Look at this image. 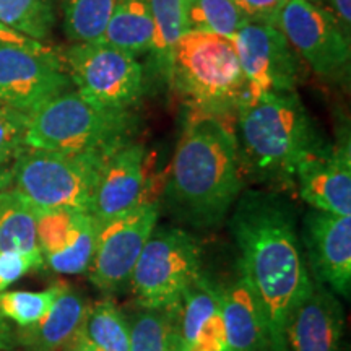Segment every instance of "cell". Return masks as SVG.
Instances as JSON below:
<instances>
[{
	"mask_svg": "<svg viewBox=\"0 0 351 351\" xmlns=\"http://www.w3.org/2000/svg\"><path fill=\"white\" fill-rule=\"evenodd\" d=\"M230 228L261 306L267 351H289V320L314 287L293 207L278 192H241Z\"/></svg>",
	"mask_w": 351,
	"mask_h": 351,
	"instance_id": "obj_1",
	"label": "cell"
},
{
	"mask_svg": "<svg viewBox=\"0 0 351 351\" xmlns=\"http://www.w3.org/2000/svg\"><path fill=\"white\" fill-rule=\"evenodd\" d=\"M223 116L194 111L171 165L166 204L195 228L218 226L244 187L234 125Z\"/></svg>",
	"mask_w": 351,
	"mask_h": 351,
	"instance_id": "obj_2",
	"label": "cell"
},
{
	"mask_svg": "<svg viewBox=\"0 0 351 351\" xmlns=\"http://www.w3.org/2000/svg\"><path fill=\"white\" fill-rule=\"evenodd\" d=\"M234 135L244 179L295 187L296 166L324 142L295 91L245 98L236 108Z\"/></svg>",
	"mask_w": 351,
	"mask_h": 351,
	"instance_id": "obj_3",
	"label": "cell"
},
{
	"mask_svg": "<svg viewBox=\"0 0 351 351\" xmlns=\"http://www.w3.org/2000/svg\"><path fill=\"white\" fill-rule=\"evenodd\" d=\"M130 132V111L101 108L69 90L28 114L25 147L109 158L129 143Z\"/></svg>",
	"mask_w": 351,
	"mask_h": 351,
	"instance_id": "obj_4",
	"label": "cell"
},
{
	"mask_svg": "<svg viewBox=\"0 0 351 351\" xmlns=\"http://www.w3.org/2000/svg\"><path fill=\"white\" fill-rule=\"evenodd\" d=\"M171 86L202 112L226 114L247 98L234 44L212 33L182 34L174 47Z\"/></svg>",
	"mask_w": 351,
	"mask_h": 351,
	"instance_id": "obj_5",
	"label": "cell"
},
{
	"mask_svg": "<svg viewBox=\"0 0 351 351\" xmlns=\"http://www.w3.org/2000/svg\"><path fill=\"white\" fill-rule=\"evenodd\" d=\"M108 158L25 148L10 166L12 189L34 210H93Z\"/></svg>",
	"mask_w": 351,
	"mask_h": 351,
	"instance_id": "obj_6",
	"label": "cell"
},
{
	"mask_svg": "<svg viewBox=\"0 0 351 351\" xmlns=\"http://www.w3.org/2000/svg\"><path fill=\"white\" fill-rule=\"evenodd\" d=\"M199 275L195 239L181 228L156 225L140 254L130 287L143 309H171Z\"/></svg>",
	"mask_w": 351,
	"mask_h": 351,
	"instance_id": "obj_7",
	"label": "cell"
},
{
	"mask_svg": "<svg viewBox=\"0 0 351 351\" xmlns=\"http://www.w3.org/2000/svg\"><path fill=\"white\" fill-rule=\"evenodd\" d=\"M72 86L101 108L130 111L143 95V69L129 52L104 41L72 44L60 56Z\"/></svg>",
	"mask_w": 351,
	"mask_h": 351,
	"instance_id": "obj_8",
	"label": "cell"
},
{
	"mask_svg": "<svg viewBox=\"0 0 351 351\" xmlns=\"http://www.w3.org/2000/svg\"><path fill=\"white\" fill-rule=\"evenodd\" d=\"M158 204L143 200L129 213L96 226L95 254L86 274L99 291L117 295L130 287L135 265L158 225Z\"/></svg>",
	"mask_w": 351,
	"mask_h": 351,
	"instance_id": "obj_9",
	"label": "cell"
},
{
	"mask_svg": "<svg viewBox=\"0 0 351 351\" xmlns=\"http://www.w3.org/2000/svg\"><path fill=\"white\" fill-rule=\"evenodd\" d=\"M276 26L319 77L339 80L348 75L350 38L326 8L313 0H287Z\"/></svg>",
	"mask_w": 351,
	"mask_h": 351,
	"instance_id": "obj_10",
	"label": "cell"
},
{
	"mask_svg": "<svg viewBox=\"0 0 351 351\" xmlns=\"http://www.w3.org/2000/svg\"><path fill=\"white\" fill-rule=\"evenodd\" d=\"M70 88L60 56L51 47L0 46V99L10 106L29 114Z\"/></svg>",
	"mask_w": 351,
	"mask_h": 351,
	"instance_id": "obj_11",
	"label": "cell"
},
{
	"mask_svg": "<svg viewBox=\"0 0 351 351\" xmlns=\"http://www.w3.org/2000/svg\"><path fill=\"white\" fill-rule=\"evenodd\" d=\"M231 41L243 69L247 98L270 91H295L296 52L278 26L249 20Z\"/></svg>",
	"mask_w": 351,
	"mask_h": 351,
	"instance_id": "obj_12",
	"label": "cell"
},
{
	"mask_svg": "<svg viewBox=\"0 0 351 351\" xmlns=\"http://www.w3.org/2000/svg\"><path fill=\"white\" fill-rule=\"evenodd\" d=\"M295 187L311 208L351 217V143L348 130L337 143L322 142L296 166Z\"/></svg>",
	"mask_w": 351,
	"mask_h": 351,
	"instance_id": "obj_13",
	"label": "cell"
},
{
	"mask_svg": "<svg viewBox=\"0 0 351 351\" xmlns=\"http://www.w3.org/2000/svg\"><path fill=\"white\" fill-rule=\"evenodd\" d=\"M301 244L315 283L348 300L351 293V217L311 208Z\"/></svg>",
	"mask_w": 351,
	"mask_h": 351,
	"instance_id": "obj_14",
	"label": "cell"
},
{
	"mask_svg": "<svg viewBox=\"0 0 351 351\" xmlns=\"http://www.w3.org/2000/svg\"><path fill=\"white\" fill-rule=\"evenodd\" d=\"M145 187V147L125 143L108 158L96 184L93 215L96 226L129 213L142 204Z\"/></svg>",
	"mask_w": 351,
	"mask_h": 351,
	"instance_id": "obj_15",
	"label": "cell"
},
{
	"mask_svg": "<svg viewBox=\"0 0 351 351\" xmlns=\"http://www.w3.org/2000/svg\"><path fill=\"white\" fill-rule=\"evenodd\" d=\"M345 313L335 293L315 283L288 326L289 351H340Z\"/></svg>",
	"mask_w": 351,
	"mask_h": 351,
	"instance_id": "obj_16",
	"label": "cell"
},
{
	"mask_svg": "<svg viewBox=\"0 0 351 351\" xmlns=\"http://www.w3.org/2000/svg\"><path fill=\"white\" fill-rule=\"evenodd\" d=\"M219 287V306L225 324L228 351H267V330L262 311L244 271Z\"/></svg>",
	"mask_w": 351,
	"mask_h": 351,
	"instance_id": "obj_17",
	"label": "cell"
},
{
	"mask_svg": "<svg viewBox=\"0 0 351 351\" xmlns=\"http://www.w3.org/2000/svg\"><path fill=\"white\" fill-rule=\"evenodd\" d=\"M88 304L80 293L65 285L51 311L32 327L15 333L16 345L26 351H57L65 348L77 335Z\"/></svg>",
	"mask_w": 351,
	"mask_h": 351,
	"instance_id": "obj_18",
	"label": "cell"
},
{
	"mask_svg": "<svg viewBox=\"0 0 351 351\" xmlns=\"http://www.w3.org/2000/svg\"><path fill=\"white\" fill-rule=\"evenodd\" d=\"M169 311L174 319L179 350L186 348L194 343L204 327L221 311L219 287L207 276L199 275Z\"/></svg>",
	"mask_w": 351,
	"mask_h": 351,
	"instance_id": "obj_19",
	"label": "cell"
},
{
	"mask_svg": "<svg viewBox=\"0 0 351 351\" xmlns=\"http://www.w3.org/2000/svg\"><path fill=\"white\" fill-rule=\"evenodd\" d=\"M101 41L132 56L150 51L153 44L150 0H116Z\"/></svg>",
	"mask_w": 351,
	"mask_h": 351,
	"instance_id": "obj_20",
	"label": "cell"
},
{
	"mask_svg": "<svg viewBox=\"0 0 351 351\" xmlns=\"http://www.w3.org/2000/svg\"><path fill=\"white\" fill-rule=\"evenodd\" d=\"M73 339L95 351H130V322L111 300L88 306Z\"/></svg>",
	"mask_w": 351,
	"mask_h": 351,
	"instance_id": "obj_21",
	"label": "cell"
},
{
	"mask_svg": "<svg viewBox=\"0 0 351 351\" xmlns=\"http://www.w3.org/2000/svg\"><path fill=\"white\" fill-rule=\"evenodd\" d=\"M153 19L152 54L163 80L171 85L173 54L186 29L184 0H150Z\"/></svg>",
	"mask_w": 351,
	"mask_h": 351,
	"instance_id": "obj_22",
	"label": "cell"
},
{
	"mask_svg": "<svg viewBox=\"0 0 351 351\" xmlns=\"http://www.w3.org/2000/svg\"><path fill=\"white\" fill-rule=\"evenodd\" d=\"M39 251L36 215L12 187L0 192V252Z\"/></svg>",
	"mask_w": 351,
	"mask_h": 351,
	"instance_id": "obj_23",
	"label": "cell"
},
{
	"mask_svg": "<svg viewBox=\"0 0 351 351\" xmlns=\"http://www.w3.org/2000/svg\"><path fill=\"white\" fill-rule=\"evenodd\" d=\"M187 32L232 39L249 19L232 0H184Z\"/></svg>",
	"mask_w": 351,
	"mask_h": 351,
	"instance_id": "obj_24",
	"label": "cell"
},
{
	"mask_svg": "<svg viewBox=\"0 0 351 351\" xmlns=\"http://www.w3.org/2000/svg\"><path fill=\"white\" fill-rule=\"evenodd\" d=\"M64 29L70 41L95 43L103 39L116 0H60Z\"/></svg>",
	"mask_w": 351,
	"mask_h": 351,
	"instance_id": "obj_25",
	"label": "cell"
},
{
	"mask_svg": "<svg viewBox=\"0 0 351 351\" xmlns=\"http://www.w3.org/2000/svg\"><path fill=\"white\" fill-rule=\"evenodd\" d=\"M0 23L41 43L56 25L51 0H0Z\"/></svg>",
	"mask_w": 351,
	"mask_h": 351,
	"instance_id": "obj_26",
	"label": "cell"
},
{
	"mask_svg": "<svg viewBox=\"0 0 351 351\" xmlns=\"http://www.w3.org/2000/svg\"><path fill=\"white\" fill-rule=\"evenodd\" d=\"M130 351H179L169 309H143L130 322Z\"/></svg>",
	"mask_w": 351,
	"mask_h": 351,
	"instance_id": "obj_27",
	"label": "cell"
},
{
	"mask_svg": "<svg viewBox=\"0 0 351 351\" xmlns=\"http://www.w3.org/2000/svg\"><path fill=\"white\" fill-rule=\"evenodd\" d=\"M34 210V208H33ZM36 215V241L43 258L60 252L75 239L90 213L77 210H34Z\"/></svg>",
	"mask_w": 351,
	"mask_h": 351,
	"instance_id": "obj_28",
	"label": "cell"
},
{
	"mask_svg": "<svg viewBox=\"0 0 351 351\" xmlns=\"http://www.w3.org/2000/svg\"><path fill=\"white\" fill-rule=\"evenodd\" d=\"M65 285L67 283H54L44 291H2L0 314L20 328L32 327L49 313Z\"/></svg>",
	"mask_w": 351,
	"mask_h": 351,
	"instance_id": "obj_29",
	"label": "cell"
},
{
	"mask_svg": "<svg viewBox=\"0 0 351 351\" xmlns=\"http://www.w3.org/2000/svg\"><path fill=\"white\" fill-rule=\"evenodd\" d=\"M96 232H98V228H96L93 215L90 213L85 221H83L75 239L60 252H56L44 258V265H47L51 270L57 271V274H86L95 254Z\"/></svg>",
	"mask_w": 351,
	"mask_h": 351,
	"instance_id": "obj_30",
	"label": "cell"
},
{
	"mask_svg": "<svg viewBox=\"0 0 351 351\" xmlns=\"http://www.w3.org/2000/svg\"><path fill=\"white\" fill-rule=\"evenodd\" d=\"M28 114L0 99V168L10 169L15 158L25 150Z\"/></svg>",
	"mask_w": 351,
	"mask_h": 351,
	"instance_id": "obj_31",
	"label": "cell"
},
{
	"mask_svg": "<svg viewBox=\"0 0 351 351\" xmlns=\"http://www.w3.org/2000/svg\"><path fill=\"white\" fill-rule=\"evenodd\" d=\"M43 267L44 258L39 251L0 252V293L7 291L10 285L19 282L28 271L39 270Z\"/></svg>",
	"mask_w": 351,
	"mask_h": 351,
	"instance_id": "obj_32",
	"label": "cell"
},
{
	"mask_svg": "<svg viewBox=\"0 0 351 351\" xmlns=\"http://www.w3.org/2000/svg\"><path fill=\"white\" fill-rule=\"evenodd\" d=\"M232 2L251 21L276 26L280 12L287 0H232Z\"/></svg>",
	"mask_w": 351,
	"mask_h": 351,
	"instance_id": "obj_33",
	"label": "cell"
},
{
	"mask_svg": "<svg viewBox=\"0 0 351 351\" xmlns=\"http://www.w3.org/2000/svg\"><path fill=\"white\" fill-rule=\"evenodd\" d=\"M328 7L326 10L330 13L343 33L350 38L351 28V0H327Z\"/></svg>",
	"mask_w": 351,
	"mask_h": 351,
	"instance_id": "obj_34",
	"label": "cell"
},
{
	"mask_svg": "<svg viewBox=\"0 0 351 351\" xmlns=\"http://www.w3.org/2000/svg\"><path fill=\"white\" fill-rule=\"evenodd\" d=\"M0 46H20V47H39L43 43L34 41L32 38H26L23 34L16 33L15 29L8 28L0 23Z\"/></svg>",
	"mask_w": 351,
	"mask_h": 351,
	"instance_id": "obj_35",
	"label": "cell"
},
{
	"mask_svg": "<svg viewBox=\"0 0 351 351\" xmlns=\"http://www.w3.org/2000/svg\"><path fill=\"white\" fill-rule=\"evenodd\" d=\"M16 345L15 332L12 330L8 320L0 314V351H12Z\"/></svg>",
	"mask_w": 351,
	"mask_h": 351,
	"instance_id": "obj_36",
	"label": "cell"
},
{
	"mask_svg": "<svg viewBox=\"0 0 351 351\" xmlns=\"http://www.w3.org/2000/svg\"><path fill=\"white\" fill-rule=\"evenodd\" d=\"M62 351H95V350L91 348V346H88L86 343H83L82 340L73 339L67 346H65V348H62Z\"/></svg>",
	"mask_w": 351,
	"mask_h": 351,
	"instance_id": "obj_37",
	"label": "cell"
},
{
	"mask_svg": "<svg viewBox=\"0 0 351 351\" xmlns=\"http://www.w3.org/2000/svg\"><path fill=\"white\" fill-rule=\"evenodd\" d=\"M12 186V173L10 169H2L0 168V192L5 191Z\"/></svg>",
	"mask_w": 351,
	"mask_h": 351,
	"instance_id": "obj_38",
	"label": "cell"
}]
</instances>
